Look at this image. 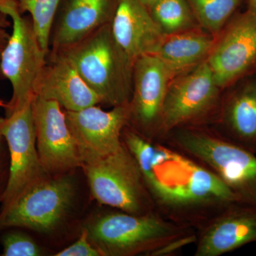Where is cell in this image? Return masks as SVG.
I'll use <instances>...</instances> for the list:
<instances>
[{"instance_id":"1","label":"cell","mask_w":256,"mask_h":256,"mask_svg":"<svg viewBox=\"0 0 256 256\" xmlns=\"http://www.w3.org/2000/svg\"><path fill=\"white\" fill-rule=\"evenodd\" d=\"M139 168L146 186L165 204L186 206L207 202H240L218 175L165 148L156 146L151 158Z\"/></svg>"},{"instance_id":"2","label":"cell","mask_w":256,"mask_h":256,"mask_svg":"<svg viewBox=\"0 0 256 256\" xmlns=\"http://www.w3.org/2000/svg\"><path fill=\"white\" fill-rule=\"evenodd\" d=\"M102 104L128 105L132 92L133 65L114 41L106 24L63 52Z\"/></svg>"},{"instance_id":"3","label":"cell","mask_w":256,"mask_h":256,"mask_svg":"<svg viewBox=\"0 0 256 256\" xmlns=\"http://www.w3.org/2000/svg\"><path fill=\"white\" fill-rule=\"evenodd\" d=\"M0 13L12 21V31L0 60V70L12 87V97L6 105L8 116L36 97L46 65V53L42 50L32 24L22 16L15 0H4L0 4Z\"/></svg>"},{"instance_id":"4","label":"cell","mask_w":256,"mask_h":256,"mask_svg":"<svg viewBox=\"0 0 256 256\" xmlns=\"http://www.w3.org/2000/svg\"><path fill=\"white\" fill-rule=\"evenodd\" d=\"M92 197L101 204L132 214L146 205L144 182L137 162L126 146L108 156L82 163Z\"/></svg>"},{"instance_id":"5","label":"cell","mask_w":256,"mask_h":256,"mask_svg":"<svg viewBox=\"0 0 256 256\" xmlns=\"http://www.w3.org/2000/svg\"><path fill=\"white\" fill-rule=\"evenodd\" d=\"M32 102L3 118L2 133L9 152L10 171L0 214L50 176L42 166L37 151Z\"/></svg>"},{"instance_id":"6","label":"cell","mask_w":256,"mask_h":256,"mask_svg":"<svg viewBox=\"0 0 256 256\" xmlns=\"http://www.w3.org/2000/svg\"><path fill=\"white\" fill-rule=\"evenodd\" d=\"M122 212L98 216L84 227L102 256H133L156 250L174 232L170 224L154 216Z\"/></svg>"},{"instance_id":"7","label":"cell","mask_w":256,"mask_h":256,"mask_svg":"<svg viewBox=\"0 0 256 256\" xmlns=\"http://www.w3.org/2000/svg\"><path fill=\"white\" fill-rule=\"evenodd\" d=\"M76 196V186L70 175L50 176L0 214V230L23 228L52 233L68 217Z\"/></svg>"},{"instance_id":"8","label":"cell","mask_w":256,"mask_h":256,"mask_svg":"<svg viewBox=\"0 0 256 256\" xmlns=\"http://www.w3.org/2000/svg\"><path fill=\"white\" fill-rule=\"evenodd\" d=\"M178 142L185 150L215 170L238 195L240 202L256 205V156L233 141L186 131Z\"/></svg>"},{"instance_id":"9","label":"cell","mask_w":256,"mask_h":256,"mask_svg":"<svg viewBox=\"0 0 256 256\" xmlns=\"http://www.w3.org/2000/svg\"><path fill=\"white\" fill-rule=\"evenodd\" d=\"M220 89L256 73V10L236 12L216 37L206 60Z\"/></svg>"},{"instance_id":"10","label":"cell","mask_w":256,"mask_h":256,"mask_svg":"<svg viewBox=\"0 0 256 256\" xmlns=\"http://www.w3.org/2000/svg\"><path fill=\"white\" fill-rule=\"evenodd\" d=\"M32 112L37 151L46 172L56 176L82 168L80 151L60 104L35 97Z\"/></svg>"},{"instance_id":"11","label":"cell","mask_w":256,"mask_h":256,"mask_svg":"<svg viewBox=\"0 0 256 256\" xmlns=\"http://www.w3.org/2000/svg\"><path fill=\"white\" fill-rule=\"evenodd\" d=\"M222 89L207 60L176 76L170 82L162 109L163 127L172 129L210 110Z\"/></svg>"},{"instance_id":"12","label":"cell","mask_w":256,"mask_h":256,"mask_svg":"<svg viewBox=\"0 0 256 256\" xmlns=\"http://www.w3.org/2000/svg\"><path fill=\"white\" fill-rule=\"evenodd\" d=\"M82 163L112 154L124 146L121 138L130 120L129 104L102 110L96 106L78 111H64Z\"/></svg>"},{"instance_id":"13","label":"cell","mask_w":256,"mask_h":256,"mask_svg":"<svg viewBox=\"0 0 256 256\" xmlns=\"http://www.w3.org/2000/svg\"><path fill=\"white\" fill-rule=\"evenodd\" d=\"M175 76L156 56L143 55L133 64L130 116L143 129L160 120L170 82Z\"/></svg>"},{"instance_id":"14","label":"cell","mask_w":256,"mask_h":256,"mask_svg":"<svg viewBox=\"0 0 256 256\" xmlns=\"http://www.w3.org/2000/svg\"><path fill=\"white\" fill-rule=\"evenodd\" d=\"M112 36L131 64L154 54L165 35L140 0H117L110 24Z\"/></svg>"},{"instance_id":"15","label":"cell","mask_w":256,"mask_h":256,"mask_svg":"<svg viewBox=\"0 0 256 256\" xmlns=\"http://www.w3.org/2000/svg\"><path fill=\"white\" fill-rule=\"evenodd\" d=\"M36 97L56 101L67 111H78L101 104L99 96L63 54L45 66Z\"/></svg>"},{"instance_id":"16","label":"cell","mask_w":256,"mask_h":256,"mask_svg":"<svg viewBox=\"0 0 256 256\" xmlns=\"http://www.w3.org/2000/svg\"><path fill=\"white\" fill-rule=\"evenodd\" d=\"M256 242V205L229 212L204 234L196 256H218Z\"/></svg>"},{"instance_id":"17","label":"cell","mask_w":256,"mask_h":256,"mask_svg":"<svg viewBox=\"0 0 256 256\" xmlns=\"http://www.w3.org/2000/svg\"><path fill=\"white\" fill-rule=\"evenodd\" d=\"M117 0H68L54 36L64 50L77 44L107 24Z\"/></svg>"},{"instance_id":"18","label":"cell","mask_w":256,"mask_h":256,"mask_svg":"<svg viewBox=\"0 0 256 256\" xmlns=\"http://www.w3.org/2000/svg\"><path fill=\"white\" fill-rule=\"evenodd\" d=\"M230 87L224 105V124L233 142L256 153V73Z\"/></svg>"},{"instance_id":"19","label":"cell","mask_w":256,"mask_h":256,"mask_svg":"<svg viewBox=\"0 0 256 256\" xmlns=\"http://www.w3.org/2000/svg\"><path fill=\"white\" fill-rule=\"evenodd\" d=\"M216 37L198 28L165 36L154 55L176 76L208 58Z\"/></svg>"},{"instance_id":"20","label":"cell","mask_w":256,"mask_h":256,"mask_svg":"<svg viewBox=\"0 0 256 256\" xmlns=\"http://www.w3.org/2000/svg\"><path fill=\"white\" fill-rule=\"evenodd\" d=\"M149 10L165 36L197 28L188 0H159Z\"/></svg>"},{"instance_id":"21","label":"cell","mask_w":256,"mask_h":256,"mask_svg":"<svg viewBox=\"0 0 256 256\" xmlns=\"http://www.w3.org/2000/svg\"><path fill=\"white\" fill-rule=\"evenodd\" d=\"M197 23L204 31L218 36L237 12L244 0H188Z\"/></svg>"},{"instance_id":"22","label":"cell","mask_w":256,"mask_h":256,"mask_svg":"<svg viewBox=\"0 0 256 256\" xmlns=\"http://www.w3.org/2000/svg\"><path fill=\"white\" fill-rule=\"evenodd\" d=\"M62 0H18L20 12H28L42 50L47 54L50 30Z\"/></svg>"},{"instance_id":"23","label":"cell","mask_w":256,"mask_h":256,"mask_svg":"<svg viewBox=\"0 0 256 256\" xmlns=\"http://www.w3.org/2000/svg\"><path fill=\"white\" fill-rule=\"evenodd\" d=\"M2 256H41L44 250L28 234L12 230L5 232L1 237Z\"/></svg>"},{"instance_id":"24","label":"cell","mask_w":256,"mask_h":256,"mask_svg":"<svg viewBox=\"0 0 256 256\" xmlns=\"http://www.w3.org/2000/svg\"><path fill=\"white\" fill-rule=\"evenodd\" d=\"M56 256H102L100 252L89 240L86 230L84 228L76 242L56 254Z\"/></svg>"},{"instance_id":"25","label":"cell","mask_w":256,"mask_h":256,"mask_svg":"<svg viewBox=\"0 0 256 256\" xmlns=\"http://www.w3.org/2000/svg\"><path fill=\"white\" fill-rule=\"evenodd\" d=\"M2 120L3 118H0V204L8 184L10 171L9 152L4 136L2 133Z\"/></svg>"},{"instance_id":"26","label":"cell","mask_w":256,"mask_h":256,"mask_svg":"<svg viewBox=\"0 0 256 256\" xmlns=\"http://www.w3.org/2000/svg\"><path fill=\"white\" fill-rule=\"evenodd\" d=\"M190 242V239L188 238L180 239L176 240V242H172L171 244H168L166 246L164 247H160V249L158 248L154 252H153L152 255H162V254H169L176 250L178 248L182 247L183 246L186 245L188 242Z\"/></svg>"},{"instance_id":"27","label":"cell","mask_w":256,"mask_h":256,"mask_svg":"<svg viewBox=\"0 0 256 256\" xmlns=\"http://www.w3.org/2000/svg\"><path fill=\"white\" fill-rule=\"evenodd\" d=\"M4 16L5 14L0 13V60H1V56L3 50L6 46L10 36L8 30H6L8 22L6 21Z\"/></svg>"},{"instance_id":"28","label":"cell","mask_w":256,"mask_h":256,"mask_svg":"<svg viewBox=\"0 0 256 256\" xmlns=\"http://www.w3.org/2000/svg\"><path fill=\"white\" fill-rule=\"evenodd\" d=\"M140 1L149 9L150 8H151L153 4H156V2L159 1V0H140Z\"/></svg>"},{"instance_id":"29","label":"cell","mask_w":256,"mask_h":256,"mask_svg":"<svg viewBox=\"0 0 256 256\" xmlns=\"http://www.w3.org/2000/svg\"><path fill=\"white\" fill-rule=\"evenodd\" d=\"M247 8L256 10V0H248Z\"/></svg>"},{"instance_id":"30","label":"cell","mask_w":256,"mask_h":256,"mask_svg":"<svg viewBox=\"0 0 256 256\" xmlns=\"http://www.w3.org/2000/svg\"><path fill=\"white\" fill-rule=\"evenodd\" d=\"M3 1H4V0H0V4H1L3 2Z\"/></svg>"}]
</instances>
